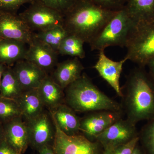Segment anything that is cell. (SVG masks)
<instances>
[{"instance_id": "1", "label": "cell", "mask_w": 154, "mask_h": 154, "mask_svg": "<svg viewBox=\"0 0 154 154\" xmlns=\"http://www.w3.org/2000/svg\"><path fill=\"white\" fill-rule=\"evenodd\" d=\"M122 111L134 124L154 118V80L138 67L131 72L122 88Z\"/></svg>"}, {"instance_id": "2", "label": "cell", "mask_w": 154, "mask_h": 154, "mask_svg": "<svg viewBox=\"0 0 154 154\" xmlns=\"http://www.w3.org/2000/svg\"><path fill=\"white\" fill-rule=\"evenodd\" d=\"M118 11L104 8L92 0H77L64 15L63 27L69 34L89 44Z\"/></svg>"}, {"instance_id": "3", "label": "cell", "mask_w": 154, "mask_h": 154, "mask_svg": "<svg viewBox=\"0 0 154 154\" xmlns=\"http://www.w3.org/2000/svg\"><path fill=\"white\" fill-rule=\"evenodd\" d=\"M64 91L65 103L75 112L90 113L100 110L122 112L121 104L100 91L85 73Z\"/></svg>"}, {"instance_id": "4", "label": "cell", "mask_w": 154, "mask_h": 154, "mask_svg": "<svg viewBox=\"0 0 154 154\" xmlns=\"http://www.w3.org/2000/svg\"><path fill=\"white\" fill-rule=\"evenodd\" d=\"M136 23L125 7L118 11L89 44L92 51H104L110 46L125 47Z\"/></svg>"}, {"instance_id": "5", "label": "cell", "mask_w": 154, "mask_h": 154, "mask_svg": "<svg viewBox=\"0 0 154 154\" xmlns=\"http://www.w3.org/2000/svg\"><path fill=\"white\" fill-rule=\"evenodd\" d=\"M125 47L127 60L140 67L146 66L154 57V20L136 24Z\"/></svg>"}, {"instance_id": "6", "label": "cell", "mask_w": 154, "mask_h": 154, "mask_svg": "<svg viewBox=\"0 0 154 154\" xmlns=\"http://www.w3.org/2000/svg\"><path fill=\"white\" fill-rule=\"evenodd\" d=\"M19 15L33 32L63 26V14L37 1L30 4Z\"/></svg>"}, {"instance_id": "7", "label": "cell", "mask_w": 154, "mask_h": 154, "mask_svg": "<svg viewBox=\"0 0 154 154\" xmlns=\"http://www.w3.org/2000/svg\"><path fill=\"white\" fill-rule=\"evenodd\" d=\"M54 122V121H53ZM54 123L55 134L52 147L55 154H102L101 145L82 134L68 135Z\"/></svg>"}, {"instance_id": "8", "label": "cell", "mask_w": 154, "mask_h": 154, "mask_svg": "<svg viewBox=\"0 0 154 154\" xmlns=\"http://www.w3.org/2000/svg\"><path fill=\"white\" fill-rule=\"evenodd\" d=\"M28 130L29 145L36 150L52 146L55 127L50 113L43 111L35 118L25 121Z\"/></svg>"}, {"instance_id": "9", "label": "cell", "mask_w": 154, "mask_h": 154, "mask_svg": "<svg viewBox=\"0 0 154 154\" xmlns=\"http://www.w3.org/2000/svg\"><path fill=\"white\" fill-rule=\"evenodd\" d=\"M136 125L127 119L122 118L97 136L95 140L104 149L113 150L139 136Z\"/></svg>"}, {"instance_id": "10", "label": "cell", "mask_w": 154, "mask_h": 154, "mask_svg": "<svg viewBox=\"0 0 154 154\" xmlns=\"http://www.w3.org/2000/svg\"><path fill=\"white\" fill-rule=\"evenodd\" d=\"M122 111L100 110L90 112L81 118L80 131L92 141L116 122L122 118Z\"/></svg>"}, {"instance_id": "11", "label": "cell", "mask_w": 154, "mask_h": 154, "mask_svg": "<svg viewBox=\"0 0 154 154\" xmlns=\"http://www.w3.org/2000/svg\"><path fill=\"white\" fill-rule=\"evenodd\" d=\"M34 32L17 13L0 12V38L22 42L28 45Z\"/></svg>"}, {"instance_id": "12", "label": "cell", "mask_w": 154, "mask_h": 154, "mask_svg": "<svg viewBox=\"0 0 154 154\" xmlns=\"http://www.w3.org/2000/svg\"><path fill=\"white\" fill-rule=\"evenodd\" d=\"M58 53L33 36L25 55V60L32 63L48 74L57 64Z\"/></svg>"}, {"instance_id": "13", "label": "cell", "mask_w": 154, "mask_h": 154, "mask_svg": "<svg viewBox=\"0 0 154 154\" xmlns=\"http://www.w3.org/2000/svg\"><path fill=\"white\" fill-rule=\"evenodd\" d=\"M127 60L125 57L119 61L112 60L105 55L104 51H99L98 60L94 66L99 75L121 97L122 92L120 86V78L123 65Z\"/></svg>"}, {"instance_id": "14", "label": "cell", "mask_w": 154, "mask_h": 154, "mask_svg": "<svg viewBox=\"0 0 154 154\" xmlns=\"http://www.w3.org/2000/svg\"><path fill=\"white\" fill-rule=\"evenodd\" d=\"M23 91L37 89L48 74L34 64L23 60L12 67Z\"/></svg>"}, {"instance_id": "15", "label": "cell", "mask_w": 154, "mask_h": 154, "mask_svg": "<svg viewBox=\"0 0 154 154\" xmlns=\"http://www.w3.org/2000/svg\"><path fill=\"white\" fill-rule=\"evenodd\" d=\"M3 125L6 141L17 152L24 154L29 146V140L27 125L23 117H17Z\"/></svg>"}, {"instance_id": "16", "label": "cell", "mask_w": 154, "mask_h": 154, "mask_svg": "<svg viewBox=\"0 0 154 154\" xmlns=\"http://www.w3.org/2000/svg\"><path fill=\"white\" fill-rule=\"evenodd\" d=\"M80 59L73 57L58 63L50 76L54 81L64 90L79 79L85 69Z\"/></svg>"}, {"instance_id": "17", "label": "cell", "mask_w": 154, "mask_h": 154, "mask_svg": "<svg viewBox=\"0 0 154 154\" xmlns=\"http://www.w3.org/2000/svg\"><path fill=\"white\" fill-rule=\"evenodd\" d=\"M49 113L53 120L62 131L68 135L79 134L81 118L65 103L50 110Z\"/></svg>"}, {"instance_id": "18", "label": "cell", "mask_w": 154, "mask_h": 154, "mask_svg": "<svg viewBox=\"0 0 154 154\" xmlns=\"http://www.w3.org/2000/svg\"><path fill=\"white\" fill-rule=\"evenodd\" d=\"M38 95L45 107L49 110L65 103L64 90L48 75L37 89Z\"/></svg>"}, {"instance_id": "19", "label": "cell", "mask_w": 154, "mask_h": 154, "mask_svg": "<svg viewBox=\"0 0 154 154\" xmlns=\"http://www.w3.org/2000/svg\"><path fill=\"white\" fill-rule=\"evenodd\" d=\"M22 42L0 38V64L11 66L25 59L28 48Z\"/></svg>"}, {"instance_id": "20", "label": "cell", "mask_w": 154, "mask_h": 154, "mask_svg": "<svg viewBox=\"0 0 154 154\" xmlns=\"http://www.w3.org/2000/svg\"><path fill=\"white\" fill-rule=\"evenodd\" d=\"M16 100L25 121L35 118L44 111V105L37 89L23 91L21 96Z\"/></svg>"}, {"instance_id": "21", "label": "cell", "mask_w": 154, "mask_h": 154, "mask_svg": "<svg viewBox=\"0 0 154 154\" xmlns=\"http://www.w3.org/2000/svg\"><path fill=\"white\" fill-rule=\"evenodd\" d=\"M125 8L136 24L154 20V0H127Z\"/></svg>"}, {"instance_id": "22", "label": "cell", "mask_w": 154, "mask_h": 154, "mask_svg": "<svg viewBox=\"0 0 154 154\" xmlns=\"http://www.w3.org/2000/svg\"><path fill=\"white\" fill-rule=\"evenodd\" d=\"M23 91L12 67L6 66L0 85L1 97L17 100Z\"/></svg>"}, {"instance_id": "23", "label": "cell", "mask_w": 154, "mask_h": 154, "mask_svg": "<svg viewBox=\"0 0 154 154\" xmlns=\"http://www.w3.org/2000/svg\"><path fill=\"white\" fill-rule=\"evenodd\" d=\"M85 42L72 34H69L63 39L59 48L58 53L63 56L83 59L85 57L84 48Z\"/></svg>"}, {"instance_id": "24", "label": "cell", "mask_w": 154, "mask_h": 154, "mask_svg": "<svg viewBox=\"0 0 154 154\" xmlns=\"http://www.w3.org/2000/svg\"><path fill=\"white\" fill-rule=\"evenodd\" d=\"M68 34L63 26H57L44 31L34 32V36L58 52L61 43Z\"/></svg>"}, {"instance_id": "25", "label": "cell", "mask_w": 154, "mask_h": 154, "mask_svg": "<svg viewBox=\"0 0 154 154\" xmlns=\"http://www.w3.org/2000/svg\"><path fill=\"white\" fill-rule=\"evenodd\" d=\"M20 116L22 112L17 101L0 96V122L4 125Z\"/></svg>"}, {"instance_id": "26", "label": "cell", "mask_w": 154, "mask_h": 154, "mask_svg": "<svg viewBox=\"0 0 154 154\" xmlns=\"http://www.w3.org/2000/svg\"><path fill=\"white\" fill-rule=\"evenodd\" d=\"M145 154H154V118L149 120L139 134Z\"/></svg>"}, {"instance_id": "27", "label": "cell", "mask_w": 154, "mask_h": 154, "mask_svg": "<svg viewBox=\"0 0 154 154\" xmlns=\"http://www.w3.org/2000/svg\"><path fill=\"white\" fill-rule=\"evenodd\" d=\"M36 1L64 15L74 5L77 0H37Z\"/></svg>"}, {"instance_id": "28", "label": "cell", "mask_w": 154, "mask_h": 154, "mask_svg": "<svg viewBox=\"0 0 154 154\" xmlns=\"http://www.w3.org/2000/svg\"><path fill=\"white\" fill-rule=\"evenodd\" d=\"M37 0H0V12L17 13L22 5L32 4Z\"/></svg>"}, {"instance_id": "29", "label": "cell", "mask_w": 154, "mask_h": 154, "mask_svg": "<svg viewBox=\"0 0 154 154\" xmlns=\"http://www.w3.org/2000/svg\"><path fill=\"white\" fill-rule=\"evenodd\" d=\"M94 3L107 10L117 11L123 9L127 0H92Z\"/></svg>"}, {"instance_id": "30", "label": "cell", "mask_w": 154, "mask_h": 154, "mask_svg": "<svg viewBox=\"0 0 154 154\" xmlns=\"http://www.w3.org/2000/svg\"><path fill=\"white\" fill-rule=\"evenodd\" d=\"M139 141V136L128 142L116 147L112 150L111 154H131Z\"/></svg>"}, {"instance_id": "31", "label": "cell", "mask_w": 154, "mask_h": 154, "mask_svg": "<svg viewBox=\"0 0 154 154\" xmlns=\"http://www.w3.org/2000/svg\"><path fill=\"white\" fill-rule=\"evenodd\" d=\"M17 152L5 140L0 143V154H16Z\"/></svg>"}, {"instance_id": "32", "label": "cell", "mask_w": 154, "mask_h": 154, "mask_svg": "<svg viewBox=\"0 0 154 154\" xmlns=\"http://www.w3.org/2000/svg\"><path fill=\"white\" fill-rule=\"evenodd\" d=\"M38 152L39 154H55L51 146H45L40 149Z\"/></svg>"}, {"instance_id": "33", "label": "cell", "mask_w": 154, "mask_h": 154, "mask_svg": "<svg viewBox=\"0 0 154 154\" xmlns=\"http://www.w3.org/2000/svg\"><path fill=\"white\" fill-rule=\"evenodd\" d=\"M146 66L148 67L149 68V74L154 80V57L149 61Z\"/></svg>"}, {"instance_id": "34", "label": "cell", "mask_w": 154, "mask_h": 154, "mask_svg": "<svg viewBox=\"0 0 154 154\" xmlns=\"http://www.w3.org/2000/svg\"><path fill=\"white\" fill-rule=\"evenodd\" d=\"M5 139V131H4V125L2 123L0 122V143Z\"/></svg>"}, {"instance_id": "35", "label": "cell", "mask_w": 154, "mask_h": 154, "mask_svg": "<svg viewBox=\"0 0 154 154\" xmlns=\"http://www.w3.org/2000/svg\"><path fill=\"white\" fill-rule=\"evenodd\" d=\"M131 154H144V152L141 149L140 147L138 145V144L135 147L133 150V152Z\"/></svg>"}, {"instance_id": "36", "label": "cell", "mask_w": 154, "mask_h": 154, "mask_svg": "<svg viewBox=\"0 0 154 154\" xmlns=\"http://www.w3.org/2000/svg\"><path fill=\"white\" fill-rule=\"evenodd\" d=\"M5 66H6L2 64H0V85H1V81H2V78L3 73H4ZM0 96H1V95H0Z\"/></svg>"}, {"instance_id": "37", "label": "cell", "mask_w": 154, "mask_h": 154, "mask_svg": "<svg viewBox=\"0 0 154 154\" xmlns=\"http://www.w3.org/2000/svg\"><path fill=\"white\" fill-rule=\"evenodd\" d=\"M112 149H104L102 154H111Z\"/></svg>"}, {"instance_id": "38", "label": "cell", "mask_w": 154, "mask_h": 154, "mask_svg": "<svg viewBox=\"0 0 154 154\" xmlns=\"http://www.w3.org/2000/svg\"><path fill=\"white\" fill-rule=\"evenodd\" d=\"M16 154H22L20 153H19V152H17V153H16Z\"/></svg>"}]
</instances>
